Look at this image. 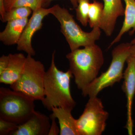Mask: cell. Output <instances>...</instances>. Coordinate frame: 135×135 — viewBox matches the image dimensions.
<instances>
[{"label":"cell","instance_id":"1","mask_svg":"<svg viewBox=\"0 0 135 135\" xmlns=\"http://www.w3.org/2000/svg\"><path fill=\"white\" fill-rule=\"evenodd\" d=\"M55 51L52 55L51 63L46 71L44 80V106L51 111L59 107L72 111L76 105L70 90V81L73 75L69 69L66 72L59 70L55 63Z\"/></svg>","mask_w":135,"mask_h":135},{"label":"cell","instance_id":"2","mask_svg":"<svg viewBox=\"0 0 135 135\" xmlns=\"http://www.w3.org/2000/svg\"><path fill=\"white\" fill-rule=\"evenodd\" d=\"M66 57L75 84L81 91L98 77L104 62L103 51L96 44L71 51Z\"/></svg>","mask_w":135,"mask_h":135},{"label":"cell","instance_id":"3","mask_svg":"<svg viewBox=\"0 0 135 135\" xmlns=\"http://www.w3.org/2000/svg\"><path fill=\"white\" fill-rule=\"evenodd\" d=\"M50 14L56 18L60 25L61 32L65 37L71 51L95 44L100 38L101 29L94 27L90 32L83 31L68 10L57 4L51 8Z\"/></svg>","mask_w":135,"mask_h":135},{"label":"cell","instance_id":"4","mask_svg":"<svg viewBox=\"0 0 135 135\" xmlns=\"http://www.w3.org/2000/svg\"><path fill=\"white\" fill-rule=\"evenodd\" d=\"M131 43H121L112 51V60L108 69L82 90V95L89 98L97 96L105 88L112 86L123 79L124 65L130 55Z\"/></svg>","mask_w":135,"mask_h":135},{"label":"cell","instance_id":"5","mask_svg":"<svg viewBox=\"0 0 135 135\" xmlns=\"http://www.w3.org/2000/svg\"><path fill=\"white\" fill-rule=\"evenodd\" d=\"M35 100L25 94L8 88H0V118L22 125L35 112Z\"/></svg>","mask_w":135,"mask_h":135},{"label":"cell","instance_id":"6","mask_svg":"<svg viewBox=\"0 0 135 135\" xmlns=\"http://www.w3.org/2000/svg\"><path fill=\"white\" fill-rule=\"evenodd\" d=\"M45 67L40 61L27 55L23 71L18 79L11 85V89L19 91L35 100L44 98Z\"/></svg>","mask_w":135,"mask_h":135},{"label":"cell","instance_id":"7","mask_svg":"<svg viewBox=\"0 0 135 135\" xmlns=\"http://www.w3.org/2000/svg\"><path fill=\"white\" fill-rule=\"evenodd\" d=\"M109 116L101 99L89 98L82 114L76 119L80 135H102Z\"/></svg>","mask_w":135,"mask_h":135},{"label":"cell","instance_id":"8","mask_svg":"<svg viewBox=\"0 0 135 135\" xmlns=\"http://www.w3.org/2000/svg\"><path fill=\"white\" fill-rule=\"evenodd\" d=\"M51 9L42 7L32 11V17L28 20L17 44V50L23 51L27 55H35V52L32 44V40L35 33L41 29L44 18L50 14Z\"/></svg>","mask_w":135,"mask_h":135},{"label":"cell","instance_id":"9","mask_svg":"<svg viewBox=\"0 0 135 135\" xmlns=\"http://www.w3.org/2000/svg\"><path fill=\"white\" fill-rule=\"evenodd\" d=\"M127 66L123 73V80L122 89L126 94L127 100V122L126 128L128 134H133V122L132 119V105L135 96V60L130 55L127 59Z\"/></svg>","mask_w":135,"mask_h":135},{"label":"cell","instance_id":"10","mask_svg":"<svg viewBox=\"0 0 135 135\" xmlns=\"http://www.w3.org/2000/svg\"><path fill=\"white\" fill-rule=\"evenodd\" d=\"M50 118L35 111L26 122L19 125L10 135H49Z\"/></svg>","mask_w":135,"mask_h":135},{"label":"cell","instance_id":"11","mask_svg":"<svg viewBox=\"0 0 135 135\" xmlns=\"http://www.w3.org/2000/svg\"><path fill=\"white\" fill-rule=\"evenodd\" d=\"M104 8L99 28L107 36L112 35L118 17L124 16L125 8L122 0H103Z\"/></svg>","mask_w":135,"mask_h":135},{"label":"cell","instance_id":"12","mask_svg":"<svg viewBox=\"0 0 135 135\" xmlns=\"http://www.w3.org/2000/svg\"><path fill=\"white\" fill-rule=\"evenodd\" d=\"M9 63L6 70L0 74V83L11 85L19 79L24 68L26 57L21 53L9 54Z\"/></svg>","mask_w":135,"mask_h":135},{"label":"cell","instance_id":"13","mask_svg":"<svg viewBox=\"0 0 135 135\" xmlns=\"http://www.w3.org/2000/svg\"><path fill=\"white\" fill-rule=\"evenodd\" d=\"M28 20L26 18L7 22L5 29L0 33V41L7 46L17 44Z\"/></svg>","mask_w":135,"mask_h":135},{"label":"cell","instance_id":"14","mask_svg":"<svg viewBox=\"0 0 135 135\" xmlns=\"http://www.w3.org/2000/svg\"><path fill=\"white\" fill-rule=\"evenodd\" d=\"M58 120L60 135H80L77 121L73 118L71 111L59 107H53L51 111Z\"/></svg>","mask_w":135,"mask_h":135},{"label":"cell","instance_id":"15","mask_svg":"<svg viewBox=\"0 0 135 135\" xmlns=\"http://www.w3.org/2000/svg\"><path fill=\"white\" fill-rule=\"evenodd\" d=\"M126 3L125 9V18L123 25L117 36L111 42L109 47L110 48L114 44L120 40L124 33L129 31L131 35L135 32V0H123Z\"/></svg>","mask_w":135,"mask_h":135},{"label":"cell","instance_id":"16","mask_svg":"<svg viewBox=\"0 0 135 135\" xmlns=\"http://www.w3.org/2000/svg\"><path fill=\"white\" fill-rule=\"evenodd\" d=\"M103 8L104 4L96 0H94L93 2L90 4L88 23L90 27L92 29L99 27Z\"/></svg>","mask_w":135,"mask_h":135},{"label":"cell","instance_id":"17","mask_svg":"<svg viewBox=\"0 0 135 135\" xmlns=\"http://www.w3.org/2000/svg\"><path fill=\"white\" fill-rule=\"evenodd\" d=\"M50 1V0H11L5 4V8L7 11L14 8L27 7L33 11L43 7Z\"/></svg>","mask_w":135,"mask_h":135},{"label":"cell","instance_id":"18","mask_svg":"<svg viewBox=\"0 0 135 135\" xmlns=\"http://www.w3.org/2000/svg\"><path fill=\"white\" fill-rule=\"evenodd\" d=\"M32 10L27 7H18L7 11L2 22H8L15 20L28 18L31 14Z\"/></svg>","mask_w":135,"mask_h":135},{"label":"cell","instance_id":"19","mask_svg":"<svg viewBox=\"0 0 135 135\" xmlns=\"http://www.w3.org/2000/svg\"><path fill=\"white\" fill-rule=\"evenodd\" d=\"M90 4V0H79L75 8L76 18L84 26H86L88 23Z\"/></svg>","mask_w":135,"mask_h":135},{"label":"cell","instance_id":"20","mask_svg":"<svg viewBox=\"0 0 135 135\" xmlns=\"http://www.w3.org/2000/svg\"><path fill=\"white\" fill-rule=\"evenodd\" d=\"M18 126L16 123L0 118V135H9L11 132L16 129Z\"/></svg>","mask_w":135,"mask_h":135},{"label":"cell","instance_id":"21","mask_svg":"<svg viewBox=\"0 0 135 135\" xmlns=\"http://www.w3.org/2000/svg\"><path fill=\"white\" fill-rule=\"evenodd\" d=\"M51 122L49 135H57L60 134V130L57 125L56 122V118L53 113L50 116Z\"/></svg>","mask_w":135,"mask_h":135},{"label":"cell","instance_id":"22","mask_svg":"<svg viewBox=\"0 0 135 135\" xmlns=\"http://www.w3.org/2000/svg\"><path fill=\"white\" fill-rule=\"evenodd\" d=\"M9 63V56L3 55L0 57V74L6 70Z\"/></svg>","mask_w":135,"mask_h":135},{"label":"cell","instance_id":"23","mask_svg":"<svg viewBox=\"0 0 135 135\" xmlns=\"http://www.w3.org/2000/svg\"><path fill=\"white\" fill-rule=\"evenodd\" d=\"M5 0H0V15L1 19L2 21L6 13Z\"/></svg>","mask_w":135,"mask_h":135},{"label":"cell","instance_id":"24","mask_svg":"<svg viewBox=\"0 0 135 135\" xmlns=\"http://www.w3.org/2000/svg\"><path fill=\"white\" fill-rule=\"evenodd\" d=\"M130 55L134 58L135 60V44H132L130 49Z\"/></svg>","mask_w":135,"mask_h":135},{"label":"cell","instance_id":"25","mask_svg":"<svg viewBox=\"0 0 135 135\" xmlns=\"http://www.w3.org/2000/svg\"><path fill=\"white\" fill-rule=\"evenodd\" d=\"M50 1H53V0H50ZM72 5L73 7L74 8H76L78 6V2H79V0H69Z\"/></svg>","mask_w":135,"mask_h":135},{"label":"cell","instance_id":"26","mask_svg":"<svg viewBox=\"0 0 135 135\" xmlns=\"http://www.w3.org/2000/svg\"><path fill=\"white\" fill-rule=\"evenodd\" d=\"M131 44H135V38H134V39L131 41L130 42Z\"/></svg>","mask_w":135,"mask_h":135},{"label":"cell","instance_id":"27","mask_svg":"<svg viewBox=\"0 0 135 135\" xmlns=\"http://www.w3.org/2000/svg\"><path fill=\"white\" fill-rule=\"evenodd\" d=\"M11 0H5V3L6 4V3L9 2Z\"/></svg>","mask_w":135,"mask_h":135},{"label":"cell","instance_id":"28","mask_svg":"<svg viewBox=\"0 0 135 135\" xmlns=\"http://www.w3.org/2000/svg\"></svg>","mask_w":135,"mask_h":135}]
</instances>
